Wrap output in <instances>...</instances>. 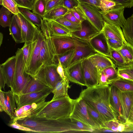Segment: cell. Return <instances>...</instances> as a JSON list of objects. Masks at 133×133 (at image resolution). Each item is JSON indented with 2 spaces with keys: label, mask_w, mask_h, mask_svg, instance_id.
<instances>
[{
  "label": "cell",
  "mask_w": 133,
  "mask_h": 133,
  "mask_svg": "<svg viewBox=\"0 0 133 133\" xmlns=\"http://www.w3.org/2000/svg\"><path fill=\"white\" fill-rule=\"evenodd\" d=\"M79 2L77 0H63L62 6L70 10L78 6Z\"/></svg>",
  "instance_id": "50"
},
{
  "label": "cell",
  "mask_w": 133,
  "mask_h": 133,
  "mask_svg": "<svg viewBox=\"0 0 133 133\" xmlns=\"http://www.w3.org/2000/svg\"><path fill=\"white\" fill-rule=\"evenodd\" d=\"M126 128L124 132L133 131V122L126 121L125 122Z\"/></svg>",
  "instance_id": "59"
},
{
  "label": "cell",
  "mask_w": 133,
  "mask_h": 133,
  "mask_svg": "<svg viewBox=\"0 0 133 133\" xmlns=\"http://www.w3.org/2000/svg\"><path fill=\"white\" fill-rule=\"evenodd\" d=\"M111 85L115 87L121 91L133 92V81L119 77L113 81Z\"/></svg>",
  "instance_id": "33"
},
{
  "label": "cell",
  "mask_w": 133,
  "mask_h": 133,
  "mask_svg": "<svg viewBox=\"0 0 133 133\" xmlns=\"http://www.w3.org/2000/svg\"><path fill=\"white\" fill-rule=\"evenodd\" d=\"M128 64L133 62V46L128 42L124 43L120 49L117 50Z\"/></svg>",
  "instance_id": "34"
},
{
  "label": "cell",
  "mask_w": 133,
  "mask_h": 133,
  "mask_svg": "<svg viewBox=\"0 0 133 133\" xmlns=\"http://www.w3.org/2000/svg\"><path fill=\"white\" fill-rule=\"evenodd\" d=\"M49 91H52V90L37 79L31 77L30 80L23 89L20 94Z\"/></svg>",
  "instance_id": "24"
},
{
  "label": "cell",
  "mask_w": 133,
  "mask_h": 133,
  "mask_svg": "<svg viewBox=\"0 0 133 133\" xmlns=\"http://www.w3.org/2000/svg\"><path fill=\"white\" fill-rule=\"evenodd\" d=\"M122 28L125 40L133 46V14L126 19Z\"/></svg>",
  "instance_id": "30"
},
{
  "label": "cell",
  "mask_w": 133,
  "mask_h": 133,
  "mask_svg": "<svg viewBox=\"0 0 133 133\" xmlns=\"http://www.w3.org/2000/svg\"></svg>",
  "instance_id": "63"
},
{
  "label": "cell",
  "mask_w": 133,
  "mask_h": 133,
  "mask_svg": "<svg viewBox=\"0 0 133 133\" xmlns=\"http://www.w3.org/2000/svg\"><path fill=\"white\" fill-rule=\"evenodd\" d=\"M81 29L71 32L73 36L82 40L88 41L99 32L95 29L87 20L81 23Z\"/></svg>",
  "instance_id": "20"
},
{
  "label": "cell",
  "mask_w": 133,
  "mask_h": 133,
  "mask_svg": "<svg viewBox=\"0 0 133 133\" xmlns=\"http://www.w3.org/2000/svg\"><path fill=\"white\" fill-rule=\"evenodd\" d=\"M51 39L53 49L56 56L75 49L79 39L70 35L51 36Z\"/></svg>",
  "instance_id": "7"
},
{
  "label": "cell",
  "mask_w": 133,
  "mask_h": 133,
  "mask_svg": "<svg viewBox=\"0 0 133 133\" xmlns=\"http://www.w3.org/2000/svg\"><path fill=\"white\" fill-rule=\"evenodd\" d=\"M51 91L33 92L17 95L14 94L15 101L17 109L26 105L37 103L45 99Z\"/></svg>",
  "instance_id": "11"
},
{
  "label": "cell",
  "mask_w": 133,
  "mask_h": 133,
  "mask_svg": "<svg viewBox=\"0 0 133 133\" xmlns=\"http://www.w3.org/2000/svg\"><path fill=\"white\" fill-rule=\"evenodd\" d=\"M126 128V124L125 123L120 122L118 127V132H124Z\"/></svg>",
  "instance_id": "60"
},
{
  "label": "cell",
  "mask_w": 133,
  "mask_h": 133,
  "mask_svg": "<svg viewBox=\"0 0 133 133\" xmlns=\"http://www.w3.org/2000/svg\"><path fill=\"white\" fill-rule=\"evenodd\" d=\"M123 6L122 4L111 0H101L100 2V10H109Z\"/></svg>",
  "instance_id": "43"
},
{
  "label": "cell",
  "mask_w": 133,
  "mask_h": 133,
  "mask_svg": "<svg viewBox=\"0 0 133 133\" xmlns=\"http://www.w3.org/2000/svg\"><path fill=\"white\" fill-rule=\"evenodd\" d=\"M125 7L106 11L100 10L104 21L108 23L122 28L126 20L124 16Z\"/></svg>",
  "instance_id": "16"
},
{
  "label": "cell",
  "mask_w": 133,
  "mask_h": 133,
  "mask_svg": "<svg viewBox=\"0 0 133 133\" xmlns=\"http://www.w3.org/2000/svg\"><path fill=\"white\" fill-rule=\"evenodd\" d=\"M75 52V50L74 49L68 51L62 54L56 56L54 64L58 65V61H59L64 69L67 68L69 62Z\"/></svg>",
  "instance_id": "35"
},
{
  "label": "cell",
  "mask_w": 133,
  "mask_h": 133,
  "mask_svg": "<svg viewBox=\"0 0 133 133\" xmlns=\"http://www.w3.org/2000/svg\"><path fill=\"white\" fill-rule=\"evenodd\" d=\"M81 63L85 86L91 87L98 85L99 77L96 68L87 58L83 60Z\"/></svg>",
  "instance_id": "14"
},
{
  "label": "cell",
  "mask_w": 133,
  "mask_h": 133,
  "mask_svg": "<svg viewBox=\"0 0 133 133\" xmlns=\"http://www.w3.org/2000/svg\"><path fill=\"white\" fill-rule=\"evenodd\" d=\"M110 101L118 117L124 119L122 108L119 97L118 89L115 86L110 85Z\"/></svg>",
  "instance_id": "25"
},
{
  "label": "cell",
  "mask_w": 133,
  "mask_h": 133,
  "mask_svg": "<svg viewBox=\"0 0 133 133\" xmlns=\"http://www.w3.org/2000/svg\"><path fill=\"white\" fill-rule=\"evenodd\" d=\"M69 10L63 6H59L45 13L43 18L48 20H55L64 16Z\"/></svg>",
  "instance_id": "32"
},
{
  "label": "cell",
  "mask_w": 133,
  "mask_h": 133,
  "mask_svg": "<svg viewBox=\"0 0 133 133\" xmlns=\"http://www.w3.org/2000/svg\"><path fill=\"white\" fill-rule=\"evenodd\" d=\"M57 66L53 64L43 66L34 78L38 79L52 90L57 82L62 79L57 71Z\"/></svg>",
  "instance_id": "8"
},
{
  "label": "cell",
  "mask_w": 133,
  "mask_h": 133,
  "mask_svg": "<svg viewBox=\"0 0 133 133\" xmlns=\"http://www.w3.org/2000/svg\"><path fill=\"white\" fill-rule=\"evenodd\" d=\"M0 4L9 10L14 14L16 15L20 12L14 0H0Z\"/></svg>",
  "instance_id": "44"
},
{
  "label": "cell",
  "mask_w": 133,
  "mask_h": 133,
  "mask_svg": "<svg viewBox=\"0 0 133 133\" xmlns=\"http://www.w3.org/2000/svg\"><path fill=\"white\" fill-rule=\"evenodd\" d=\"M17 4L18 7L28 8L32 10L36 0H14Z\"/></svg>",
  "instance_id": "45"
},
{
  "label": "cell",
  "mask_w": 133,
  "mask_h": 133,
  "mask_svg": "<svg viewBox=\"0 0 133 133\" xmlns=\"http://www.w3.org/2000/svg\"><path fill=\"white\" fill-rule=\"evenodd\" d=\"M71 11L75 16L81 23L86 20L82 11L79 6L74 8Z\"/></svg>",
  "instance_id": "51"
},
{
  "label": "cell",
  "mask_w": 133,
  "mask_h": 133,
  "mask_svg": "<svg viewBox=\"0 0 133 133\" xmlns=\"http://www.w3.org/2000/svg\"><path fill=\"white\" fill-rule=\"evenodd\" d=\"M46 19L51 36L71 35L70 31L58 22L54 20Z\"/></svg>",
  "instance_id": "26"
},
{
  "label": "cell",
  "mask_w": 133,
  "mask_h": 133,
  "mask_svg": "<svg viewBox=\"0 0 133 133\" xmlns=\"http://www.w3.org/2000/svg\"><path fill=\"white\" fill-rule=\"evenodd\" d=\"M110 48V59L117 68L123 67L128 64L121 54L117 50Z\"/></svg>",
  "instance_id": "39"
},
{
  "label": "cell",
  "mask_w": 133,
  "mask_h": 133,
  "mask_svg": "<svg viewBox=\"0 0 133 133\" xmlns=\"http://www.w3.org/2000/svg\"><path fill=\"white\" fill-rule=\"evenodd\" d=\"M117 70L127 73L133 79V62L129 63L123 67L118 68Z\"/></svg>",
  "instance_id": "52"
},
{
  "label": "cell",
  "mask_w": 133,
  "mask_h": 133,
  "mask_svg": "<svg viewBox=\"0 0 133 133\" xmlns=\"http://www.w3.org/2000/svg\"><path fill=\"white\" fill-rule=\"evenodd\" d=\"M75 99L69 96L59 97L50 101L49 103L35 115L53 119L69 117Z\"/></svg>",
  "instance_id": "3"
},
{
  "label": "cell",
  "mask_w": 133,
  "mask_h": 133,
  "mask_svg": "<svg viewBox=\"0 0 133 133\" xmlns=\"http://www.w3.org/2000/svg\"><path fill=\"white\" fill-rule=\"evenodd\" d=\"M79 6L88 22L99 32L101 31L104 21L99 10L90 4L79 3Z\"/></svg>",
  "instance_id": "9"
},
{
  "label": "cell",
  "mask_w": 133,
  "mask_h": 133,
  "mask_svg": "<svg viewBox=\"0 0 133 133\" xmlns=\"http://www.w3.org/2000/svg\"><path fill=\"white\" fill-rule=\"evenodd\" d=\"M58 64L56 68L58 73L63 80L65 81H69L65 75L64 69L60 62L58 61Z\"/></svg>",
  "instance_id": "53"
},
{
  "label": "cell",
  "mask_w": 133,
  "mask_h": 133,
  "mask_svg": "<svg viewBox=\"0 0 133 133\" xmlns=\"http://www.w3.org/2000/svg\"><path fill=\"white\" fill-rule=\"evenodd\" d=\"M69 117L83 123L95 130L101 129L89 116L87 104L85 102L79 97L75 99L72 110Z\"/></svg>",
  "instance_id": "6"
},
{
  "label": "cell",
  "mask_w": 133,
  "mask_h": 133,
  "mask_svg": "<svg viewBox=\"0 0 133 133\" xmlns=\"http://www.w3.org/2000/svg\"><path fill=\"white\" fill-rule=\"evenodd\" d=\"M45 101V99L37 103L23 106L15 110L14 118L11 121H16L28 117L36 115L49 102Z\"/></svg>",
  "instance_id": "10"
},
{
  "label": "cell",
  "mask_w": 133,
  "mask_h": 133,
  "mask_svg": "<svg viewBox=\"0 0 133 133\" xmlns=\"http://www.w3.org/2000/svg\"><path fill=\"white\" fill-rule=\"evenodd\" d=\"M3 38V34L1 32L0 33V46H1L2 43Z\"/></svg>",
  "instance_id": "62"
},
{
  "label": "cell",
  "mask_w": 133,
  "mask_h": 133,
  "mask_svg": "<svg viewBox=\"0 0 133 133\" xmlns=\"http://www.w3.org/2000/svg\"><path fill=\"white\" fill-rule=\"evenodd\" d=\"M14 14L9 10L2 6L0 10V24L3 27H9L11 23L12 15Z\"/></svg>",
  "instance_id": "37"
},
{
  "label": "cell",
  "mask_w": 133,
  "mask_h": 133,
  "mask_svg": "<svg viewBox=\"0 0 133 133\" xmlns=\"http://www.w3.org/2000/svg\"><path fill=\"white\" fill-rule=\"evenodd\" d=\"M116 67L110 66L104 69L102 72L104 74L108 85H111L112 82L118 79L119 77L118 75L117 70Z\"/></svg>",
  "instance_id": "40"
},
{
  "label": "cell",
  "mask_w": 133,
  "mask_h": 133,
  "mask_svg": "<svg viewBox=\"0 0 133 133\" xmlns=\"http://www.w3.org/2000/svg\"><path fill=\"white\" fill-rule=\"evenodd\" d=\"M120 122L117 119L106 121L104 123V128L111 130L114 132H118V126Z\"/></svg>",
  "instance_id": "46"
},
{
  "label": "cell",
  "mask_w": 133,
  "mask_h": 133,
  "mask_svg": "<svg viewBox=\"0 0 133 133\" xmlns=\"http://www.w3.org/2000/svg\"><path fill=\"white\" fill-rule=\"evenodd\" d=\"M44 36L38 27L32 40L33 49L30 61L25 72L31 77H34L43 67L40 57L42 42Z\"/></svg>",
  "instance_id": "4"
},
{
  "label": "cell",
  "mask_w": 133,
  "mask_h": 133,
  "mask_svg": "<svg viewBox=\"0 0 133 133\" xmlns=\"http://www.w3.org/2000/svg\"><path fill=\"white\" fill-rule=\"evenodd\" d=\"M40 57L43 66L53 64L45 37L41 43Z\"/></svg>",
  "instance_id": "31"
},
{
  "label": "cell",
  "mask_w": 133,
  "mask_h": 133,
  "mask_svg": "<svg viewBox=\"0 0 133 133\" xmlns=\"http://www.w3.org/2000/svg\"><path fill=\"white\" fill-rule=\"evenodd\" d=\"M82 61L78 62L64 69L65 75L69 81L81 86H85L81 63Z\"/></svg>",
  "instance_id": "18"
},
{
  "label": "cell",
  "mask_w": 133,
  "mask_h": 133,
  "mask_svg": "<svg viewBox=\"0 0 133 133\" xmlns=\"http://www.w3.org/2000/svg\"><path fill=\"white\" fill-rule=\"evenodd\" d=\"M118 92L122 108L124 119L125 121L128 119L131 109L133 100V92H123L118 89Z\"/></svg>",
  "instance_id": "23"
},
{
  "label": "cell",
  "mask_w": 133,
  "mask_h": 133,
  "mask_svg": "<svg viewBox=\"0 0 133 133\" xmlns=\"http://www.w3.org/2000/svg\"><path fill=\"white\" fill-rule=\"evenodd\" d=\"M79 3L91 5L100 10V2L101 0H77Z\"/></svg>",
  "instance_id": "54"
},
{
  "label": "cell",
  "mask_w": 133,
  "mask_h": 133,
  "mask_svg": "<svg viewBox=\"0 0 133 133\" xmlns=\"http://www.w3.org/2000/svg\"><path fill=\"white\" fill-rule=\"evenodd\" d=\"M20 12L25 17L39 28L42 25L43 18L39 15L30 11L29 9L18 7Z\"/></svg>",
  "instance_id": "29"
},
{
  "label": "cell",
  "mask_w": 133,
  "mask_h": 133,
  "mask_svg": "<svg viewBox=\"0 0 133 133\" xmlns=\"http://www.w3.org/2000/svg\"><path fill=\"white\" fill-rule=\"evenodd\" d=\"M75 53L70 61L68 68L78 62L97 53L92 48L88 41L79 39L75 46Z\"/></svg>",
  "instance_id": "12"
},
{
  "label": "cell",
  "mask_w": 133,
  "mask_h": 133,
  "mask_svg": "<svg viewBox=\"0 0 133 133\" xmlns=\"http://www.w3.org/2000/svg\"><path fill=\"white\" fill-rule=\"evenodd\" d=\"M70 87L69 81H65L62 79L59 81L52 90L54 96L51 100L59 97L69 96L68 90Z\"/></svg>",
  "instance_id": "28"
},
{
  "label": "cell",
  "mask_w": 133,
  "mask_h": 133,
  "mask_svg": "<svg viewBox=\"0 0 133 133\" xmlns=\"http://www.w3.org/2000/svg\"><path fill=\"white\" fill-rule=\"evenodd\" d=\"M47 0H37L34 5L32 11L42 18L45 14Z\"/></svg>",
  "instance_id": "42"
},
{
  "label": "cell",
  "mask_w": 133,
  "mask_h": 133,
  "mask_svg": "<svg viewBox=\"0 0 133 133\" xmlns=\"http://www.w3.org/2000/svg\"><path fill=\"white\" fill-rule=\"evenodd\" d=\"M87 58L96 69L99 79L101 74L104 69L110 66L116 68L110 58L98 53L90 56Z\"/></svg>",
  "instance_id": "21"
},
{
  "label": "cell",
  "mask_w": 133,
  "mask_h": 133,
  "mask_svg": "<svg viewBox=\"0 0 133 133\" xmlns=\"http://www.w3.org/2000/svg\"></svg>",
  "instance_id": "64"
},
{
  "label": "cell",
  "mask_w": 133,
  "mask_h": 133,
  "mask_svg": "<svg viewBox=\"0 0 133 133\" xmlns=\"http://www.w3.org/2000/svg\"><path fill=\"white\" fill-rule=\"evenodd\" d=\"M16 121L21 125L34 130L35 132H75L76 127L74 121L70 117L53 119L33 116Z\"/></svg>",
  "instance_id": "2"
},
{
  "label": "cell",
  "mask_w": 133,
  "mask_h": 133,
  "mask_svg": "<svg viewBox=\"0 0 133 133\" xmlns=\"http://www.w3.org/2000/svg\"><path fill=\"white\" fill-rule=\"evenodd\" d=\"M54 21L63 25L71 32L80 30L81 29V24L74 23L69 21L64 18L63 16Z\"/></svg>",
  "instance_id": "38"
},
{
  "label": "cell",
  "mask_w": 133,
  "mask_h": 133,
  "mask_svg": "<svg viewBox=\"0 0 133 133\" xmlns=\"http://www.w3.org/2000/svg\"><path fill=\"white\" fill-rule=\"evenodd\" d=\"M16 62V57L15 55L9 58L0 65L5 77L6 84L11 90L13 85Z\"/></svg>",
  "instance_id": "19"
},
{
  "label": "cell",
  "mask_w": 133,
  "mask_h": 133,
  "mask_svg": "<svg viewBox=\"0 0 133 133\" xmlns=\"http://www.w3.org/2000/svg\"><path fill=\"white\" fill-rule=\"evenodd\" d=\"M88 42L92 48L97 53L110 57V48L107 38L102 31L92 37Z\"/></svg>",
  "instance_id": "15"
},
{
  "label": "cell",
  "mask_w": 133,
  "mask_h": 133,
  "mask_svg": "<svg viewBox=\"0 0 133 133\" xmlns=\"http://www.w3.org/2000/svg\"><path fill=\"white\" fill-rule=\"evenodd\" d=\"M16 62L13 85L11 90L14 94L19 95L31 77L24 70V62L22 50L18 48L16 52Z\"/></svg>",
  "instance_id": "5"
},
{
  "label": "cell",
  "mask_w": 133,
  "mask_h": 133,
  "mask_svg": "<svg viewBox=\"0 0 133 133\" xmlns=\"http://www.w3.org/2000/svg\"><path fill=\"white\" fill-rule=\"evenodd\" d=\"M118 75L119 77L124 79L133 81V79L127 74L117 70Z\"/></svg>",
  "instance_id": "58"
},
{
  "label": "cell",
  "mask_w": 133,
  "mask_h": 133,
  "mask_svg": "<svg viewBox=\"0 0 133 133\" xmlns=\"http://www.w3.org/2000/svg\"><path fill=\"white\" fill-rule=\"evenodd\" d=\"M14 94L12 90L4 92L0 89V110L4 111L10 117L11 120L14 118L16 105Z\"/></svg>",
  "instance_id": "13"
},
{
  "label": "cell",
  "mask_w": 133,
  "mask_h": 133,
  "mask_svg": "<svg viewBox=\"0 0 133 133\" xmlns=\"http://www.w3.org/2000/svg\"><path fill=\"white\" fill-rule=\"evenodd\" d=\"M63 0H47L45 13L59 6H62Z\"/></svg>",
  "instance_id": "47"
},
{
  "label": "cell",
  "mask_w": 133,
  "mask_h": 133,
  "mask_svg": "<svg viewBox=\"0 0 133 133\" xmlns=\"http://www.w3.org/2000/svg\"><path fill=\"white\" fill-rule=\"evenodd\" d=\"M15 15L18 23L21 29L24 42L32 41L38 27L20 12Z\"/></svg>",
  "instance_id": "17"
},
{
  "label": "cell",
  "mask_w": 133,
  "mask_h": 133,
  "mask_svg": "<svg viewBox=\"0 0 133 133\" xmlns=\"http://www.w3.org/2000/svg\"><path fill=\"white\" fill-rule=\"evenodd\" d=\"M107 39L117 40L124 43H128L125 40L121 27L110 24L104 21L102 30Z\"/></svg>",
  "instance_id": "22"
},
{
  "label": "cell",
  "mask_w": 133,
  "mask_h": 133,
  "mask_svg": "<svg viewBox=\"0 0 133 133\" xmlns=\"http://www.w3.org/2000/svg\"><path fill=\"white\" fill-rule=\"evenodd\" d=\"M32 41L26 42L21 48L24 62V70L25 71L30 63L33 49Z\"/></svg>",
  "instance_id": "36"
},
{
  "label": "cell",
  "mask_w": 133,
  "mask_h": 133,
  "mask_svg": "<svg viewBox=\"0 0 133 133\" xmlns=\"http://www.w3.org/2000/svg\"><path fill=\"white\" fill-rule=\"evenodd\" d=\"M9 27L10 34L15 42L18 43H24L21 29L17 21L15 15H13Z\"/></svg>",
  "instance_id": "27"
},
{
  "label": "cell",
  "mask_w": 133,
  "mask_h": 133,
  "mask_svg": "<svg viewBox=\"0 0 133 133\" xmlns=\"http://www.w3.org/2000/svg\"><path fill=\"white\" fill-rule=\"evenodd\" d=\"M110 48L116 50H118L122 47L124 43L119 41L112 39H107Z\"/></svg>",
  "instance_id": "48"
},
{
  "label": "cell",
  "mask_w": 133,
  "mask_h": 133,
  "mask_svg": "<svg viewBox=\"0 0 133 133\" xmlns=\"http://www.w3.org/2000/svg\"><path fill=\"white\" fill-rule=\"evenodd\" d=\"M63 17L65 19L71 22L81 24V22L76 18L73 15L71 10H69L68 12Z\"/></svg>",
  "instance_id": "55"
},
{
  "label": "cell",
  "mask_w": 133,
  "mask_h": 133,
  "mask_svg": "<svg viewBox=\"0 0 133 133\" xmlns=\"http://www.w3.org/2000/svg\"><path fill=\"white\" fill-rule=\"evenodd\" d=\"M127 121L133 122V100L128 118Z\"/></svg>",
  "instance_id": "61"
},
{
  "label": "cell",
  "mask_w": 133,
  "mask_h": 133,
  "mask_svg": "<svg viewBox=\"0 0 133 133\" xmlns=\"http://www.w3.org/2000/svg\"><path fill=\"white\" fill-rule=\"evenodd\" d=\"M110 85L98 84L82 90L79 97L99 113L104 122L118 117L110 103Z\"/></svg>",
  "instance_id": "1"
},
{
  "label": "cell",
  "mask_w": 133,
  "mask_h": 133,
  "mask_svg": "<svg viewBox=\"0 0 133 133\" xmlns=\"http://www.w3.org/2000/svg\"><path fill=\"white\" fill-rule=\"evenodd\" d=\"M87 106L89 114L92 119L101 129L104 128V122L99 114L87 104Z\"/></svg>",
  "instance_id": "41"
},
{
  "label": "cell",
  "mask_w": 133,
  "mask_h": 133,
  "mask_svg": "<svg viewBox=\"0 0 133 133\" xmlns=\"http://www.w3.org/2000/svg\"><path fill=\"white\" fill-rule=\"evenodd\" d=\"M122 5L125 8L133 6V0H111Z\"/></svg>",
  "instance_id": "56"
},
{
  "label": "cell",
  "mask_w": 133,
  "mask_h": 133,
  "mask_svg": "<svg viewBox=\"0 0 133 133\" xmlns=\"http://www.w3.org/2000/svg\"><path fill=\"white\" fill-rule=\"evenodd\" d=\"M8 125L12 128L24 131L35 132L34 130L28 127L21 125L17 123L16 121H10L8 124Z\"/></svg>",
  "instance_id": "49"
},
{
  "label": "cell",
  "mask_w": 133,
  "mask_h": 133,
  "mask_svg": "<svg viewBox=\"0 0 133 133\" xmlns=\"http://www.w3.org/2000/svg\"><path fill=\"white\" fill-rule=\"evenodd\" d=\"M6 84V80L5 77L1 68L0 67V89H3L4 90Z\"/></svg>",
  "instance_id": "57"
}]
</instances>
